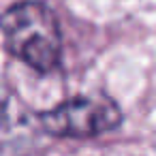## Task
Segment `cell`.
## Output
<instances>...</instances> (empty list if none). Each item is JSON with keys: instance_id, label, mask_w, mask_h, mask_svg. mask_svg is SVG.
I'll return each instance as SVG.
<instances>
[{"instance_id": "cell-1", "label": "cell", "mask_w": 156, "mask_h": 156, "mask_svg": "<svg viewBox=\"0 0 156 156\" xmlns=\"http://www.w3.org/2000/svg\"><path fill=\"white\" fill-rule=\"evenodd\" d=\"M5 49L41 75L60 66L62 34L56 13L39 0H24L0 15Z\"/></svg>"}, {"instance_id": "cell-3", "label": "cell", "mask_w": 156, "mask_h": 156, "mask_svg": "<svg viewBox=\"0 0 156 156\" xmlns=\"http://www.w3.org/2000/svg\"><path fill=\"white\" fill-rule=\"evenodd\" d=\"M9 118H11V94L0 83V124H5Z\"/></svg>"}, {"instance_id": "cell-2", "label": "cell", "mask_w": 156, "mask_h": 156, "mask_svg": "<svg viewBox=\"0 0 156 156\" xmlns=\"http://www.w3.org/2000/svg\"><path fill=\"white\" fill-rule=\"evenodd\" d=\"M122 118L124 115L111 96L94 92L69 98L54 109L37 113V124L51 137L88 139L118 128L122 124Z\"/></svg>"}]
</instances>
